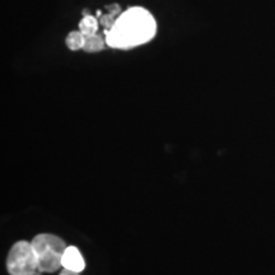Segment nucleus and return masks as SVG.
Here are the masks:
<instances>
[{
    "label": "nucleus",
    "mask_w": 275,
    "mask_h": 275,
    "mask_svg": "<svg viewBox=\"0 0 275 275\" xmlns=\"http://www.w3.org/2000/svg\"><path fill=\"white\" fill-rule=\"evenodd\" d=\"M85 41V36L80 31H71L65 40V44L69 50L76 51V50H83Z\"/></svg>",
    "instance_id": "obj_6"
},
{
    "label": "nucleus",
    "mask_w": 275,
    "mask_h": 275,
    "mask_svg": "<svg viewBox=\"0 0 275 275\" xmlns=\"http://www.w3.org/2000/svg\"><path fill=\"white\" fill-rule=\"evenodd\" d=\"M106 45V38H105L104 36L96 33V35L92 36H85L83 50L87 52H98L101 51V50H104Z\"/></svg>",
    "instance_id": "obj_5"
},
{
    "label": "nucleus",
    "mask_w": 275,
    "mask_h": 275,
    "mask_svg": "<svg viewBox=\"0 0 275 275\" xmlns=\"http://www.w3.org/2000/svg\"><path fill=\"white\" fill-rule=\"evenodd\" d=\"M63 267L65 269L74 270V271H83L85 267L84 259H83L82 253L74 246H68L63 255Z\"/></svg>",
    "instance_id": "obj_4"
},
{
    "label": "nucleus",
    "mask_w": 275,
    "mask_h": 275,
    "mask_svg": "<svg viewBox=\"0 0 275 275\" xmlns=\"http://www.w3.org/2000/svg\"><path fill=\"white\" fill-rule=\"evenodd\" d=\"M38 261V270L54 272L63 267V255L66 245L60 237L54 234H38L31 241Z\"/></svg>",
    "instance_id": "obj_2"
},
{
    "label": "nucleus",
    "mask_w": 275,
    "mask_h": 275,
    "mask_svg": "<svg viewBox=\"0 0 275 275\" xmlns=\"http://www.w3.org/2000/svg\"><path fill=\"white\" fill-rule=\"evenodd\" d=\"M30 275H41V272H40V270H37V271H33L32 274H30Z\"/></svg>",
    "instance_id": "obj_10"
},
{
    "label": "nucleus",
    "mask_w": 275,
    "mask_h": 275,
    "mask_svg": "<svg viewBox=\"0 0 275 275\" xmlns=\"http://www.w3.org/2000/svg\"><path fill=\"white\" fill-rule=\"evenodd\" d=\"M79 31L84 36H92L96 35L98 31V21L97 18H95L93 16H84L82 18V21L79 22Z\"/></svg>",
    "instance_id": "obj_7"
},
{
    "label": "nucleus",
    "mask_w": 275,
    "mask_h": 275,
    "mask_svg": "<svg viewBox=\"0 0 275 275\" xmlns=\"http://www.w3.org/2000/svg\"><path fill=\"white\" fill-rule=\"evenodd\" d=\"M155 33L157 22L152 13L142 7H133L120 14L111 30L105 31V38L109 47L128 50L147 44Z\"/></svg>",
    "instance_id": "obj_1"
},
{
    "label": "nucleus",
    "mask_w": 275,
    "mask_h": 275,
    "mask_svg": "<svg viewBox=\"0 0 275 275\" xmlns=\"http://www.w3.org/2000/svg\"><path fill=\"white\" fill-rule=\"evenodd\" d=\"M7 270L11 275H30L38 270V261L32 243L18 241L7 257Z\"/></svg>",
    "instance_id": "obj_3"
},
{
    "label": "nucleus",
    "mask_w": 275,
    "mask_h": 275,
    "mask_svg": "<svg viewBox=\"0 0 275 275\" xmlns=\"http://www.w3.org/2000/svg\"><path fill=\"white\" fill-rule=\"evenodd\" d=\"M117 18H119V17H116L115 14H111L107 12V14H102V16L100 17V23L104 26L105 31H109L114 27V25L116 23Z\"/></svg>",
    "instance_id": "obj_8"
},
{
    "label": "nucleus",
    "mask_w": 275,
    "mask_h": 275,
    "mask_svg": "<svg viewBox=\"0 0 275 275\" xmlns=\"http://www.w3.org/2000/svg\"><path fill=\"white\" fill-rule=\"evenodd\" d=\"M59 275H79V272L74 271V270L65 269V267H63V270H61L60 274H59Z\"/></svg>",
    "instance_id": "obj_9"
}]
</instances>
